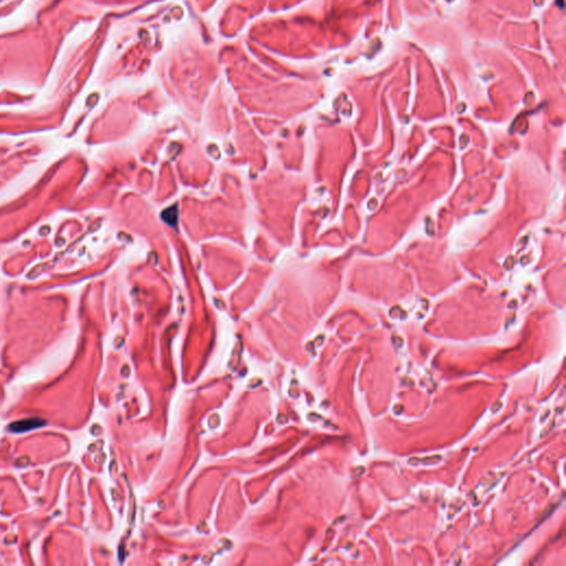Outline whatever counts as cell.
<instances>
[{"mask_svg": "<svg viewBox=\"0 0 566 566\" xmlns=\"http://www.w3.org/2000/svg\"><path fill=\"white\" fill-rule=\"evenodd\" d=\"M45 424L46 420H40V418H27V420L13 422L9 426V430L13 433H25V432L34 429V428L42 427Z\"/></svg>", "mask_w": 566, "mask_h": 566, "instance_id": "cell-1", "label": "cell"}, {"mask_svg": "<svg viewBox=\"0 0 566 566\" xmlns=\"http://www.w3.org/2000/svg\"><path fill=\"white\" fill-rule=\"evenodd\" d=\"M163 219L170 225H175L177 221V209L175 207H170L163 212Z\"/></svg>", "mask_w": 566, "mask_h": 566, "instance_id": "cell-2", "label": "cell"}]
</instances>
